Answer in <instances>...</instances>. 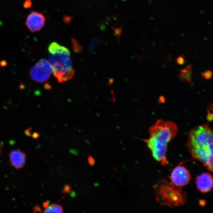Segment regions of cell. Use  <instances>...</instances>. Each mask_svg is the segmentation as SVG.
<instances>
[{
	"instance_id": "obj_6",
	"label": "cell",
	"mask_w": 213,
	"mask_h": 213,
	"mask_svg": "<svg viewBox=\"0 0 213 213\" xmlns=\"http://www.w3.org/2000/svg\"><path fill=\"white\" fill-rule=\"evenodd\" d=\"M169 178L171 183L179 187L187 185L191 179L189 171L185 167L180 165L173 170Z\"/></svg>"
},
{
	"instance_id": "obj_22",
	"label": "cell",
	"mask_w": 213,
	"mask_h": 213,
	"mask_svg": "<svg viewBox=\"0 0 213 213\" xmlns=\"http://www.w3.org/2000/svg\"><path fill=\"white\" fill-rule=\"evenodd\" d=\"M49 205V202H47V201H45V202H44L43 204V207L45 208H46L48 207Z\"/></svg>"
},
{
	"instance_id": "obj_11",
	"label": "cell",
	"mask_w": 213,
	"mask_h": 213,
	"mask_svg": "<svg viewBox=\"0 0 213 213\" xmlns=\"http://www.w3.org/2000/svg\"><path fill=\"white\" fill-rule=\"evenodd\" d=\"M64 212L63 208L61 205L57 204H52L45 208L44 212L61 213Z\"/></svg>"
},
{
	"instance_id": "obj_4",
	"label": "cell",
	"mask_w": 213,
	"mask_h": 213,
	"mask_svg": "<svg viewBox=\"0 0 213 213\" xmlns=\"http://www.w3.org/2000/svg\"><path fill=\"white\" fill-rule=\"evenodd\" d=\"M157 202L169 207L182 206L187 201V195L181 187L164 180L159 181L155 186Z\"/></svg>"
},
{
	"instance_id": "obj_24",
	"label": "cell",
	"mask_w": 213,
	"mask_h": 213,
	"mask_svg": "<svg viewBox=\"0 0 213 213\" xmlns=\"http://www.w3.org/2000/svg\"><path fill=\"white\" fill-rule=\"evenodd\" d=\"M44 87H45V88L46 89H49V88L51 87L50 86H49V85L48 83L45 84Z\"/></svg>"
},
{
	"instance_id": "obj_9",
	"label": "cell",
	"mask_w": 213,
	"mask_h": 213,
	"mask_svg": "<svg viewBox=\"0 0 213 213\" xmlns=\"http://www.w3.org/2000/svg\"><path fill=\"white\" fill-rule=\"evenodd\" d=\"M9 159L12 166L18 170L23 168L26 161V155L19 150H14L9 154Z\"/></svg>"
},
{
	"instance_id": "obj_19",
	"label": "cell",
	"mask_w": 213,
	"mask_h": 213,
	"mask_svg": "<svg viewBox=\"0 0 213 213\" xmlns=\"http://www.w3.org/2000/svg\"><path fill=\"white\" fill-rule=\"evenodd\" d=\"M31 128H29L27 129V130L25 131V133L26 135L27 136H31Z\"/></svg>"
},
{
	"instance_id": "obj_2",
	"label": "cell",
	"mask_w": 213,
	"mask_h": 213,
	"mask_svg": "<svg viewBox=\"0 0 213 213\" xmlns=\"http://www.w3.org/2000/svg\"><path fill=\"white\" fill-rule=\"evenodd\" d=\"M188 148L193 158L213 171L212 130L208 125H197L188 133Z\"/></svg>"
},
{
	"instance_id": "obj_20",
	"label": "cell",
	"mask_w": 213,
	"mask_h": 213,
	"mask_svg": "<svg viewBox=\"0 0 213 213\" xmlns=\"http://www.w3.org/2000/svg\"><path fill=\"white\" fill-rule=\"evenodd\" d=\"M0 65L1 67H5L7 65V62L5 61H2L0 63Z\"/></svg>"
},
{
	"instance_id": "obj_21",
	"label": "cell",
	"mask_w": 213,
	"mask_h": 213,
	"mask_svg": "<svg viewBox=\"0 0 213 213\" xmlns=\"http://www.w3.org/2000/svg\"><path fill=\"white\" fill-rule=\"evenodd\" d=\"M39 136H40V134H39L38 133L36 132L34 133L32 135V138H35V139H36V138H39Z\"/></svg>"
},
{
	"instance_id": "obj_10",
	"label": "cell",
	"mask_w": 213,
	"mask_h": 213,
	"mask_svg": "<svg viewBox=\"0 0 213 213\" xmlns=\"http://www.w3.org/2000/svg\"><path fill=\"white\" fill-rule=\"evenodd\" d=\"M192 72V68L191 65H188L180 72L179 74L180 79L182 81L190 82L191 81Z\"/></svg>"
},
{
	"instance_id": "obj_5",
	"label": "cell",
	"mask_w": 213,
	"mask_h": 213,
	"mask_svg": "<svg viewBox=\"0 0 213 213\" xmlns=\"http://www.w3.org/2000/svg\"><path fill=\"white\" fill-rule=\"evenodd\" d=\"M52 71L49 62L45 59L42 58L31 68L30 76L34 81L44 83L49 79Z\"/></svg>"
},
{
	"instance_id": "obj_1",
	"label": "cell",
	"mask_w": 213,
	"mask_h": 213,
	"mask_svg": "<svg viewBox=\"0 0 213 213\" xmlns=\"http://www.w3.org/2000/svg\"><path fill=\"white\" fill-rule=\"evenodd\" d=\"M149 132V138L143 140L144 141L157 161L163 166L168 165L167 145L178 133L177 125L172 121L158 120L150 128Z\"/></svg>"
},
{
	"instance_id": "obj_25",
	"label": "cell",
	"mask_w": 213,
	"mask_h": 213,
	"mask_svg": "<svg viewBox=\"0 0 213 213\" xmlns=\"http://www.w3.org/2000/svg\"><path fill=\"white\" fill-rule=\"evenodd\" d=\"M2 151V146H1V144L0 143V155H1V152Z\"/></svg>"
},
{
	"instance_id": "obj_13",
	"label": "cell",
	"mask_w": 213,
	"mask_h": 213,
	"mask_svg": "<svg viewBox=\"0 0 213 213\" xmlns=\"http://www.w3.org/2000/svg\"><path fill=\"white\" fill-rule=\"evenodd\" d=\"M71 191V187L70 185H68V184H67V185H65L64 186L63 188V190L62 192L64 193H67L70 192Z\"/></svg>"
},
{
	"instance_id": "obj_18",
	"label": "cell",
	"mask_w": 213,
	"mask_h": 213,
	"mask_svg": "<svg viewBox=\"0 0 213 213\" xmlns=\"http://www.w3.org/2000/svg\"><path fill=\"white\" fill-rule=\"evenodd\" d=\"M31 2L30 0H27L24 4V6L26 8L30 7V5H31Z\"/></svg>"
},
{
	"instance_id": "obj_3",
	"label": "cell",
	"mask_w": 213,
	"mask_h": 213,
	"mask_svg": "<svg viewBox=\"0 0 213 213\" xmlns=\"http://www.w3.org/2000/svg\"><path fill=\"white\" fill-rule=\"evenodd\" d=\"M49 63L53 75L59 83L66 82L73 78L75 70L72 63L70 51L56 42L48 47Z\"/></svg>"
},
{
	"instance_id": "obj_23",
	"label": "cell",
	"mask_w": 213,
	"mask_h": 213,
	"mask_svg": "<svg viewBox=\"0 0 213 213\" xmlns=\"http://www.w3.org/2000/svg\"><path fill=\"white\" fill-rule=\"evenodd\" d=\"M159 101L160 103H163L165 102V99L164 97L161 96L159 98Z\"/></svg>"
},
{
	"instance_id": "obj_14",
	"label": "cell",
	"mask_w": 213,
	"mask_h": 213,
	"mask_svg": "<svg viewBox=\"0 0 213 213\" xmlns=\"http://www.w3.org/2000/svg\"><path fill=\"white\" fill-rule=\"evenodd\" d=\"M88 161L90 165L93 166L96 163V160L92 155H89L88 157Z\"/></svg>"
},
{
	"instance_id": "obj_16",
	"label": "cell",
	"mask_w": 213,
	"mask_h": 213,
	"mask_svg": "<svg viewBox=\"0 0 213 213\" xmlns=\"http://www.w3.org/2000/svg\"><path fill=\"white\" fill-rule=\"evenodd\" d=\"M213 115L210 111H208L207 120L209 122H211L213 121Z\"/></svg>"
},
{
	"instance_id": "obj_7",
	"label": "cell",
	"mask_w": 213,
	"mask_h": 213,
	"mask_svg": "<svg viewBox=\"0 0 213 213\" xmlns=\"http://www.w3.org/2000/svg\"><path fill=\"white\" fill-rule=\"evenodd\" d=\"M45 21L46 18L43 13L32 11L27 17L25 25L30 31L34 32L41 30Z\"/></svg>"
},
{
	"instance_id": "obj_8",
	"label": "cell",
	"mask_w": 213,
	"mask_h": 213,
	"mask_svg": "<svg viewBox=\"0 0 213 213\" xmlns=\"http://www.w3.org/2000/svg\"><path fill=\"white\" fill-rule=\"evenodd\" d=\"M197 189L201 193L210 191L213 187V178L211 174L205 172L197 176L196 179Z\"/></svg>"
},
{
	"instance_id": "obj_17",
	"label": "cell",
	"mask_w": 213,
	"mask_h": 213,
	"mask_svg": "<svg viewBox=\"0 0 213 213\" xmlns=\"http://www.w3.org/2000/svg\"><path fill=\"white\" fill-rule=\"evenodd\" d=\"M37 212H42V209L40 208V206H39L38 205H35V206L33 207V212L36 213Z\"/></svg>"
},
{
	"instance_id": "obj_12",
	"label": "cell",
	"mask_w": 213,
	"mask_h": 213,
	"mask_svg": "<svg viewBox=\"0 0 213 213\" xmlns=\"http://www.w3.org/2000/svg\"><path fill=\"white\" fill-rule=\"evenodd\" d=\"M202 77H203L206 80L210 79L212 78V72L210 71V70H207V71L202 73Z\"/></svg>"
},
{
	"instance_id": "obj_15",
	"label": "cell",
	"mask_w": 213,
	"mask_h": 213,
	"mask_svg": "<svg viewBox=\"0 0 213 213\" xmlns=\"http://www.w3.org/2000/svg\"><path fill=\"white\" fill-rule=\"evenodd\" d=\"M176 62L179 65H183L185 63V60L183 57L180 56L176 59Z\"/></svg>"
},
{
	"instance_id": "obj_26",
	"label": "cell",
	"mask_w": 213,
	"mask_h": 213,
	"mask_svg": "<svg viewBox=\"0 0 213 213\" xmlns=\"http://www.w3.org/2000/svg\"><path fill=\"white\" fill-rule=\"evenodd\" d=\"M1 22H0V26H1Z\"/></svg>"
}]
</instances>
